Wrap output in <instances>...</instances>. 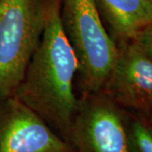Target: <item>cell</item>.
<instances>
[{
	"label": "cell",
	"mask_w": 152,
	"mask_h": 152,
	"mask_svg": "<svg viewBox=\"0 0 152 152\" xmlns=\"http://www.w3.org/2000/svg\"><path fill=\"white\" fill-rule=\"evenodd\" d=\"M146 118H148V119L150 120V121H151V123H152V113L151 114H150L149 116H147Z\"/></svg>",
	"instance_id": "obj_10"
},
{
	"label": "cell",
	"mask_w": 152,
	"mask_h": 152,
	"mask_svg": "<svg viewBox=\"0 0 152 152\" xmlns=\"http://www.w3.org/2000/svg\"><path fill=\"white\" fill-rule=\"evenodd\" d=\"M128 125L132 152H152V123L148 118L128 112Z\"/></svg>",
	"instance_id": "obj_8"
},
{
	"label": "cell",
	"mask_w": 152,
	"mask_h": 152,
	"mask_svg": "<svg viewBox=\"0 0 152 152\" xmlns=\"http://www.w3.org/2000/svg\"><path fill=\"white\" fill-rule=\"evenodd\" d=\"M79 62L60 22V0H46V20L37 48L13 96L66 140L78 108L75 80Z\"/></svg>",
	"instance_id": "obj_1"
},
{
	"label": "cell",
	"mask_w": 152,
	"mask_h": 152,
	"mask_svg": "<svg viewBox=\"0 0 152 152\" xmlns=\"http://www.w3.org/2000/svg\"><path fill=\"white\" fill-rule=\"evenodd\" d=\"M132 41L152 59V25L138 33Z\"/></svg>",
	"instance_id": "obj_9"
},
{
	"label": "cell",
	"mask_w": 152,
	"mask_h": 152,
	"mask_svg": "<svg viewBox=\"0 0 152 152\" xmlns=\"http://www.w3.org/2000/svg\"><path fill=\"white\" fill-rule=\"evenodd\" d=\"M117 46L102 91L126 111L147 117L152 113V59L133 41Z\"/></svg>",
	"instance_id": "obj_5"
},
{
	"label": "cell",
	"mask_w": 152,
	"mask_h": 152,
	"mask_svg": "<svg viewBox=\"0 0 152 152\" xmlns=\"http://www.w3.org/2000/svg\"><path fill=\"white\" fill-rule=\"evenodd\" d=\"M46 0H0V98L12 96L37 48Z\"/></svg>",
	"instance_id": "obj_3"
},
{
	"label": "cell",
	"mask_w": 152,
	"mask_h": 152,
	"mask_svg": "<svg viewBox=\"0 0 152 152\" xmlns=\"http://www.w3.org/2000/svg\"><path fill=\"white\" fill-rule=\"evenodd\" d=\"M110 37L116 45L130 42L152 25L151 0H95Z\"/></svg>",
	"instance_id": "obj_7"
},
{
	"label": "cell",
	"mask_w": 152,
	"mask_h": 152,
	"mask_svg": "<svg viewBox=\"0 0 152 152\" xmlns=\"http://www.w3.org/2000/svg\"><path fill=\"white\" fill-rule=\"evenodd\" d=\"M66 141L74 152H132L128 112L102 91L82 94Z\"/></svg>",
	"instance_id": "obj_4"
},
{
	"label": "cell",
	"mask_w": 152,
	"mask_h": 152,
	"mask_svg": "<svg viewBox=\"0 0 152 152\" xmlns=\"http://www.w3.org/2000/svg\"><path fill=\"white\" fill-rule=\"evenodd\" d=\"M151 1H152V0H151Z\"/></svg>",
	"instance_id": "obj_11"
},
{
	"label": "cell",
	"mask_w": 152,
	"mask_h": 152,
	"mask_svg": "<svg viewBox=\"0 0 152 152\" xmlns=\"http://www.w3.org/2000/svg\"><path fill=\"white\" fill-rule=\"evenodd\" d=\"M60 22L79 62L82 94L101 91L118 55L95 0H60Z\"/></svg>",
	"instance_id": "obj_2"
},
{
	"label": "cell",
	"mask_w": 152,
	"mask_h": 152,
	"mask_svg": "<svg viewBox=\"0 0 152 152\" xmlns=\"http://www.w3.org/2000/svg\"><path fill=\"white\" fill-rule=\"evenodd\" d=\"M0 152H74L37 114L15 96L0 98Z\"/></svg>",
	"instance_id": "obj_6"
}]
</instances>
